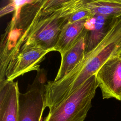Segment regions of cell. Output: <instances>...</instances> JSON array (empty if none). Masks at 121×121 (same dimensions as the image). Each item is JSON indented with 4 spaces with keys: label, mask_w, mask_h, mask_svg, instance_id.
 <instances>
[{
    "label": "cell",
    "mask_w": 121,
    "mask_h": 121,
    "mask_svg": "<svg viewBox=\"0 0 121 121\" xmlns=\"http://www.w3.org/2000/svg\"><path fill=\"white\" fill-rule=\"evenodd\" d=\"M51 50L40 48H27L20 51L9 62L5 73L6 79L14 80L28 72L40 69L39 63Z\"/></svg>",
    "instance_id": "cell-6"
},
{
    "label": "cell",
    "mask_w": 121,
    "mask_h": 121,
    "mask_svg": "<svg viewBox=\"0 0 121 121\" xmlns=\"http://www.w3.org/2000/svg\"><path fill=\"white\" fill-rule=\"evenodd\" d=\"M119 57H120V58L121 59V53L120 54V55H119Z\"/></svg>",
    "instance_id": "cell-13"
},
{
    "label": "cell",
    "mask_w": 121,
    "mask_h": 121,
    "mask_svg": "<svg viewBox=\"0 0 121 121\" xmlns=\"http://www.w3.org/2000/svg\"><path fill=\"white\" fill-rule=\"evenodd\" d=\"M119 17L95 15L87 18L86 30L85 54L95 48L105 38Z\"/></svg>",
    "instance_id": "cell-7"
},
{
    "label": "cell",
    "mask_w": 121,
    "mask_h": 121,
    "mask_svg": "<svg viewBox=\"0 0 121 121\" xmlns=\"http://www.w3.org/2000/svg\"><path fill=\"white\" fill-rule=\"evenodd\" d=\"M24 0L17 1V0H9L4 7L0 9V17L8 14L12 11H15L16 9L22 3L24 2Z\"/></svg>",
    "instance_id": "cell-12"
},
{
    "label": "cell",
    "mask_w": 121,
    "mask_h": 121,
    "mask_svg": "<svg viewBox=\"0 0 121 121\" xmlns=\"http://www.w3.org/2000/svg\"><path fill=\"white\" fill-rule=\"evenodd\" d=\"M95 75L103 98L121 101V59L119 56L105 62Z\"/></svg>",
    "instance_id": "cell-5"
},
{
    "label": "cell",
    "mask_w": 121,
    "mask_h": 121,
    "mask_svg": "<svg viewBox=\"0 0 121 121\" xmlns=\"http://www.w3.org/2000/svg\"><path fill=\"white\" fill-rule=\"evenodd\" d=\"M86 30H84L75 43L63 54L57 74L54 81H58L69 74L80 63L85 55Z\"/></svg>",
    "instance_id": "cell-9"
},
{
    "label": "cell",
    "mask_w": 121,
    "mask_h": 121,
    "mask_svg": "<svg viewBox=\"0 0 121 121\" xmlns=\"http://www.w3.org/2000/svg\"><path fill=\"white\" fill-rule=\"evenodd\" d=\"M19 93L17 81L0 82V121H18Z\"/></svg>",
    "instance_id": "cell-8"
},
{
    "label": "cell",
    "mask_w": 121,
    "mask_h": 121,
    "mask_svg": "<svg viewBox=\"0 0 121 121\" xmlns=\"http://www.w3.org/2000/svg\"><path fill=\"white\" fill-rule=\"evenodd\" d=\"M86 19L73 23H67L63 27L57 43L54 47L55 51L63 54L78 40L85 28Z\"/></svg>",
    "instance_id": "cell-10"
},
{
    "label": "cell",
    "mask_w": 121,
    "mask_h": 121,
    "mask_svg": "<svg viewBox=\"0 0 121 121\" xmlns=\"http://www.w3.org/2000/svg\"><path fill=\"white\" fill-rule=\"evenodd\" d=\"M33 82L26 91L18 95V121H41L46 108L45 101L47 72L43 69L37 71Z\"/></svg>",
    "instance_id": "cell-4"
},
{
    "label": "cell",
    "mask_w": 121,
    "mask_h": 121,
    "mask_svg": "<svg viewBox=\"0 0 121 121\" xmlns=\"http://www.w3.org/2000/svg\"><path fill=\"white\" fill-rule=\"evenodd\" d=\"M92 15L121 17V0H86Z\"/></svg>",
    "instance_id": "cell-11"
},
{
    "label": "cell",
    "mask_w": 121,
    "mask_h": 121,
    "mask_svg": "<svg viewBox=\"0 0 121 121\" xmlns=\"http://www.w3.org/2000/svg\"><path fill=\"white\" fill-rule=\"evenodd\" d=\"M121 53V31L112 28L105 38L69 74L58 81H49L45 85V101L49 111L58 105L92 75L108 60Z\"/></svg>",
    "instance_id": "cell-2"
},
{
    "label": "cell",
    "mask_w": 121,
    "mask_h": 121,
    "mask_svg": "<svg viewBox=\"0 0 121 121\" xmlns=\"http://www.w3.org/2000/svg\"><path fill=\"white\" fill-rule=\"evenodd\" d=\"M44 0H28L14 11L0 45L7 57L3 66L6 70L10 61L21 51L40 48L55 51L54 47L72 9L71 0L61 9L51 12L43 10Z\"/></svg>",
    "instance_id": "cell-1"
},
{
    "label": "cell",
    "mask_w": 121,
    "mask_h": 121,
    "mask_svg": "<svg viewBox=\"0 0 121 121\" xmlns=\"http://www.w3.org/2000/svg\"><path fill=\"white\" fill-rule=\"evenodd\" d=\"M98 87L95 74L51 111L43 121H84Z\"/></svg>",
    "instance_id": "cell-3"
}]
</instances>
